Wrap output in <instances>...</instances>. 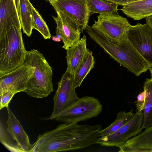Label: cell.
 Returning a JSON list of instances; mask_svg holds the SVG:
<instances>
[{
    "mask_svg": "<svg viewBox=\"0 0 152 152\" xmlns=\"http://www.w3.org/2000/svg\"><path fill=\"white\" fill-rule=\"evenodd\" d=\"M102 108L98 99L93 96H84L79 98L55 119L58 122L78 123L97 117L101 113Z\"/></svg>",
    "mask_w": 152,
    "mask_h": 152,
    "instance_id": "5b68a950",
    "label": "cell"
},
{
    "mask_svg": "<svg viewBox=\"0 0 152 152\" xmlns=\"http://www.w3.org/2000/svg\"><path fill=\"white\" fill-rule=\"evenodd\" d=\"M90 16L97 13L99 15L118 14V5L104 0H87Z\"/></svg>",
    "mask_w": 152,
    "mask_h": 152,
    "instance_id": "ffe728a7",
    "label": "cell"
},
{
    "mask_svg": "<svg viewBox=\"0 0 152 152\" xmlns=\"http://www.w3.org/2000/svg\"><path fill=\"white\" fill-rule=\"evenodd\" d=\"M102 130L101 125L78 124L66 122L51 131L39 134L29 152L75 150L96 144Z\"/></svg>",
    "mask_w": 152,
    "mask_h": 152,
    "instance_id": "6da1fadb",
    "label": "cell"
},
{
    "mask_svg": "<svg viewBox=\"0 0 152 152\" xmlns=\"http://www.w3.org/2000/svg\"><path fill=\"white\" fill-rule=\"evenodd\" d=\"M149 70L150 71V73H151V78H152V67H150L149 68Z\"/></svg>",
    "mask_w": 152,
    "mask_h": 152,
    "instance_id": "f546056e",
    "label": "cell"
},
{
    "mask_svg": "<svg viewBox=\"0 0 152 152\" xmlns=\"http://www.w3.org/2000/svg\"><path fill=\"white\" fill-rule=\"evenodd\" d=\"M16 94L12 91H6L0 92V110L7 107L13 96Z\"/></svg>",
    "mask_w": 152,
    "mask_h": 152,
    "instance_id": "cb8c5ba5",
    "label": "cell"
},
{
    "mask_svg": "<svg viewBox=\"0 0 152 152\" xmlns=\"http://www.w3.org/2000/svg\"><path fill=\"white\" fill-rule=\"evenodd\" d=\"M95 63L92 52L88 49L82 61L74 74L73 84L75 88L80 87L85 77L94 68Z\"/></svg>",
    "mask_w": 152,
    "mask_h": 152,
    "instance_id": "d6986e66",
    "label": "cell"
},
{
    "mask_svg": "<svg viewBox=\"0 0 152 152\" xmlns=\"http://www.w3.org/2000/svg\"><path fill=\"white\" fill-rule=\"evenodd\" d=\"M74 74L66 71L58 82V88L53 98V110L46 119H55L79 99L74 86Z\"/></svg>",
    "mask_w": 152,
    "mask_h": 152,
    "instance_id": "52a82bcc",
    "label": "cell"
},
{
    "mask_svg": "<svg viewBox=\"0 0 152 152\" xmlns=\"http://www.w3.org/2000/svg\"><path fill=\"white\" fill-rule=\"evenodd\" d=\"M20 23L15 0H0V37L7 27Z\"/></svg>",
    "mask_w": 152,
    "mask_h": 152,
    "instance_id": "9a60e30c",
    "label": "cell"
},
{
    "mask_svg": "<svg viewBox=\"0 0 152 152\" xmlns=\"http://www.w3.org/2000/svg\"><path fill=\"white\" fill-rule=\"evenodd\" d=\"M35 71L34 67L25 63L0 77V92H24Z\"/></svg>",
    "mask_w": 152,
    "mask_h": 152,
    "instance_id": "8fae6325",
    "label": "cell"
},
{
    "mask_svg": "<svg viewBox=\"0 0 152 152\" xmlns=\"http://www.w3.org/2000/svg\"><path fill=\"white\" fill-rule=\"evenodd\" d=\"M52 5L53 3L55 1H57V0H47Z\"/></svg>",
    "mask_w": 152,
    "mask_h": 152,
    "instance_id": "f1b7e54d",
    "label": "cell"
},
{
    "mask_svg": "<svg viewBox=\"0 0 152 152\" xmlns=\"http://www.w3.org/2000/svg\"><path fill=\"white\" fill-rule=\"evenodd\" d=\"M127 140L119 152H152V126Z\"/></svg>",
    "mask_w": 152,
    "mask_h": 152,
    "instance_id": "4fadbf2b",
    "label": "cell"
},
{
    "mask_svg": "<svg viewBox=\"0 0 152 152\" xmlns=\"http://www.w3.org/2000/svg\"><path fill=\"white\" fill-rule=\"evenodd\" d=\"M24 63L33 66L35 71L25 92L36 98L47 97L53 90V71L43 54L33 49L27 51Z\"/></svg>",
    "mask_w": 152,
    "mask_h": 152,
    "instance_id": "277c9868",
    "label": "cell"
},
{
    "mask_svg": "<svg viewBox=\"0 0 152 152\" xmlns=\"http://www.w3.org/2000/svg\"><path fill=\"white\" fill-rule=\"evenodd\" d=\"M127 38L151 67H152V30L146 24L138 23L134 26L129 24Z\"/></svg>",
    "mask_w": 152,
    "mask_h": 152,
    "instance_id": "9c48e42d",
    "label": "cell"
},
{
    "mask_svg": "<svg viewBox=\"0 0 152 152\" xmlns=\"http://www.w3.org/2000/svg\"><path fill=\"white\" fill-rule=\"evenodd\" d=\"M17 9L23 33L30 37L33 28L31 4L29 0H15Z\"/></svg>",
    "mask_w": 152,
    "mask_h": 152,
    "instance_id": "ac0fdd59",
    "label": "cell"
},
{
    "mask_svg": "<svg viewBox=\"0 0 152 152\" xmlns=\"http://www.w3.org/2000/svg\"><path fill=\"white\" fill-rule=\"evenodd\" d=\"M52 5L74 21L81 33L86 29L90 16L87 0H57Z\"/></svg>",
    "mask_w": 152,
    "mask_h": 152,
    "instance_id": "30bf717a",
    "label": "cell"
},
{
    "mask_svg": "<svg viewBox=\"0 0 152 152\" xmlns=\"http://www.w3.org/2000/svg\"><path fill=\"white\" fill-rule=\"evenodd\" d=\"M107 1L115 4L118 5L124 6L129 3L141 0H104Z\"/></svg>",
    "mask_w": 152,
    "mask_h": 152,
    "instance_id": "484cf974",
    "label": "cell"
},
{
    "mask_svg": "<svg viewBox=\"0 0 152 152\" xmlns=\"http://www.w3.org/2000/svg\"><path fill=\"white\" fill-rule=\"evenodd\" d=\"M142 111H137L134 116L118 130L111 134L100 137L96 142L102 146L120 148L127 140L142 132Z\"/></svg>",
    "mask_w": 152,
    "mask_h": 152,
    "instance_id": "ba28073f",
    "label": "cell"
},
{
    "mask_svg": "<svg viewBox=\"0 0 152 152\" xmlns=\"http://www.w3.org/2000/svg\"><path fill=\"white\" fill-rule=\"evenodd\" d=\"M57 15L53 16L56 24V35L63 41L62 48L67 50L80 39V32L76 24L63 12H56Z\"/></svg>",
    "mask_w": 152,
    "mask_h": 152,
    "instance_id": "7c38bea8",
    "label": "cell"
},
{
    "mask_svg": "<svg viewBox=\"0 0 152 152\" xmlns=\"http://www.w3.org/2000/svg\"><path fill=\"white\" fill-rule=\"evenodd\" d=\"M143 90L146 91V98L142 111L143 119L142 127L145 129L152 126V78L146 79L144 83Z\"/></svg>",
    "mask_w": 152,
    "mask_h": 152,
    "instance_id": "44dd1931",
    "label": "cell"
},
{
    "mask_svg": "<svg viewBox=\"0 0 152 152\" xmlns=\"http://www.w3.org/2000/svg\"><path fill=\"white\" fill-rule=\"evenodd\" d=\"M86 33L110 57L139 76L151 67L128 39L119 44L109 39L98 31L88 25Z\"/></svg>",
    "mask_w": 152,
    "mask_h": 152,
    "instance_id": "7a4b0ae2",
    "label": "cell"
},
{
    "mask_svg": "<svg viewBox=\"0 0 152 152\" xmlns=\"http://www.w3.org/2000/svg\"><path fill=\"white\" fill-rule=\"evenodd\" d=\"M21 28V23L12 24L0 37V77L24 64L27 51Z\"/></svg>",
    "mask_w": 152,
    "mask_h": 152,
    "instance_id": "3957f363",
    "label": "cell"
},
{
    "mask_svg": "<svg viewBox=\"0 0 152 152\" xmlns=\"http://www.w3.org/2000/svg\"><path fill=\"white\" fill-rule=\"evenodd\" d=\"M146 98V91L144 90L138 95L136 101V105L137 111H143L145 106Z\"/></svg>",
    "mask_w": 152,
    "mask_h": 152,
    "instance_id": "d4e9b609",
    "label": "cell"
},
{
    "mask_svg": "<svg viewBox=\"0 0 152 152\" xmlns=\"http://www.w3.org/2000/svg\"><path fill=\"white\" fill-rule=\"evenodd\" d=\"M122 12L134 20H140L152 15V0H141L123 7Z\"/></svg>",
    "mask_w": 152,
    "mask_h": 152,
    "instance_id": "e0dca14e",
    "label": "cell"
},
{
    "mask_svg": "<svg viewBox=\"0 0 152 152\" xmlns=\"http://www.w3.org/2000/svg\"><path fill=\"white\" fill-rule=\"evenodd\" d=\"M31 7L33 20V28L38 31L45 39H50L51 35L46 22L31 3Z\"/></svg>",
    "mask_w": 152,
    "mask_h": 152,
    "instance_id": "603a6c76",
    "label": "cell"
},
{
    "mask_svg": "<svg viewBox=\"0 0 152 152\" xmlns=\"http://www.w3.org/2000/svg\"><path fill=\"white\" fill-rule=\"evenodd\" d=\"M86 37L84 35L76 44L66 50V71L74 74L82 61L88 49Z\"/></svg>",
    "mask_w": 152,
    "mask_h": 152,
    "instance_id": "2e32d148",
    "label": "cell"
},
{
    "mask_svg": "<svg viewBox=\"0 0 152 152\" xmlns=\"http://www.w3.org/2000/svg\"><path fill=\"white\" fill-rule=\"evenodd\" d=\"M8 115L7 131L16 145L23 152H29L31 144L29 137L24 130L19 121L8 107L6 108Z\"/></svg>",
    "mask_w": 152,
    "mask_h": 152,
    "instance_id": "5bb4252c",
    "label": "cell"
},
{
    "mask_svg": "<svg viewBox=\"0 0 152 152\" xmlns=\"http://www.w3.org/2000/svg\"><path fill=\"white\" fill-rule=\"evenodd\" d=\"M92 27L107 38L121 44L127 39L129 24L126 18L118 14L99 15Z\"/></svg>",
    "mask_w": 152,
    "mask_h": 152,
    "instance_id": "8992f818",
    "label": "cell"
},
{
    "mask_svg": "<svg viewBox=\"0 0 152 152\" xmlns=\"http://www.w3.org/2000/svg\"><path fill=\"white\" fill-rule=\"evenodd\" d=\"M51 38L53 41L56 42H60L61 40L60 36L58 35L53 36L51 37Z\"/></svg>",
    "mask_w": 152,
    "mask_h": 152,
    "instance_id": "83f0119b",
    "label": "cell"
},
{
    "mask_svg": "<svg viewBox=\"0 0 152 152\" xmlns=\"http://www.w3.org/2000/svg\"><path fill=\"white\" fill-rule=\"evenodd\" d=\"M134 113L132 109L127 112L125 111L119 112L113 122L99 132V137L107 136L116 132L130 120L134 116Z\"/></svg>",
    "mask_w": 152,
    "mask_h": 152,
    "instance_id": "7402d4cb",
    "label": "cell"
},
{
    "mask_svg": "<svg viewBox=\"0 0 152 152\" xmlns=\"http://www.w3.org/2000/svg\"><path fill=\"white\" fill-rule=\"evenodd\" d=\"M146 24L152 30V15L149 16L146 18Z\"/></svg>",
    "mask_w": 152,
    "mask_h": 152,
    "instance_id": "4316f807",
    "label": "cell"
}]
</instances>
